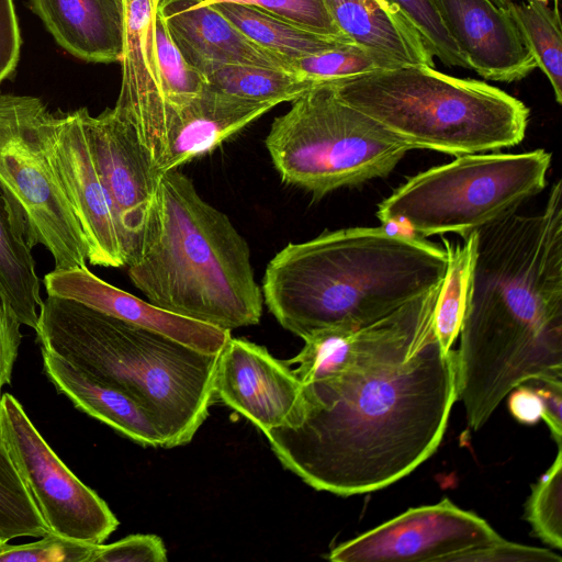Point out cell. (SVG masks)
I'll return each mask as SVG.
<instances>
[{
    "label": "cell",
    "instance_id": "ac0fdd59",
    "mask_svg": "<svg viewBox=\"0 0 562 562\" xmlns=\"http://www.w3.org/2000/svg\"><path fill=\"white\" fill-rule=\"evenodd\" d=\"M276 105L241 99L207 83L201 94L171 115L153 160L155 170L164 173L210 153Z\"/></svg>",
    "mask_w": 562,
    "mask_h": 562
},
{
    "label": "cell",
    "instance_id": "74e56055",
    "mask_svg": "<svg viewBox=\"0 0 562 562\" xmlns=\"http://www.w3.org/2000/svg\"><path fill=\"white\" fill-rule=\"evenodd\" d=\"M20 46V30L13 1L0 0V83L14 71Z\"/></svg>",
    "mask_w": 562,
    "mask_h": 562
},
{
    "label": "cell",
    "instance_id": "8992f818",
    "mask_svg": "<svg viewBox=\"0 0 562 562\" xmlns=\"http://www.w3.org/2000/svg\"><path fill=\"white\" fill-rule=\"evenodd\" d=\"M338 97L412 149L453 156L519 144L529 109L484 81L401 65L329 82Z\"/></svg>",
    "mask_w": 562,
    "mask_h": 562
},
{
    "label": "cell",
    "instance_id": "e0dca14e",
    "mask_svg": "<svg viewBox=\"0 0 562 562\" xmlns=\"http://www.w3.org/2000/svg\"><path fill=\"white\" fill-rule=\"evenodd\" d=\"M43 281L47 295L76 301L202 352L220 353L232 337L231 330L173 314L117 289L87 266L54 269Z\"/></svg>",
    "mask_w": 562,
    "mask_h": 562
},
{
    "label": "cell",
    "instance_id": "5b68a950",
    "mask_svg": "<svg viewBox=\"0 0 562 562\" xmlns=\"http://www.w3.org/2000/svg\"><path fill=\"white\" fill-rule=\"evenodd\" d=\"M36 341L89 376L136 400L164 439L187 445L216 398L217 355L72 300L47 295L38 310Z\"/></svg>",
    "mask_w": 562,
    "mask_h": 562
},
{
    "label": "cell",
    "instance_id": "7402d4cb",
    "mask_svg": "<svg viewBox=\"0 0 562 562\" xmlns=\"http://www.w3.org/2000/svg\"><path fill=\"white\" fill-rule=\"evenodd\" d=\"M327 11L355 45L400 65L434 67V57L414 27L385 0H324Z\"/></svg>",
    "mask_w": 562,
    "mask_h": 562
},
{
    "label": "cell",
    "instance_id": "d6986e66",
    "mask_svg": "<svg viewBox=\"0 0 562 562\" xmlns=\"http://www.w3.org/2000/svg\"><path fill=\"white\" fill-rule=\"evenodd\" d=\"M186 59L204 76L228 65L291 70L279 55L257 45L212 5L158 10Z\"/></svg>",
    "mask_w": 562,
    "mask_h": 562
},
{
    "label": "cell",
    "instance_id": "ba28073f",
    "mask_svg": "<svg viewBox=\"0 0 562 562\" xmlns=\"http://www.w3.org/2000/svg\"><path fill=\"white\" fill-rule=\"evenodd\" d=\"M266 147L283 182L316 200L389 176L412 148L346 103L331 83L317 86L276 117Z\"/></svg>",
    "mask_w": 562,
    "mask_h": 562
},
{
    "label": "cell",
    "instance_id": "5bb4252c",
    "mask_svg": "<svg viewBox=\"0 0 562 562\" xmlns=\"http://www.w3.org/2000/svg\"><path fill=\"white\" fill-rule=\"evenodd\" d=\"M121 3L122 81L114 109L134 128L151 159L169 115L157 55L158 0H121Z\"/></svg>",
    "mask_w": 562,
    "mask_h": 562
},
{
    "label": "cell",
    "instance_id": "44dd1931",
    "mask_svg": "<svg viewBox=\"0 0 562 562\" xmlns=\"http://www.w3.org/2000/svg\"><path fill=\"white\" fill-rule=\"evenodd\" d=\"M41 355L45 375L76 408L142 446L164 448L156 425L136 400L94 380L49 350L41 348Z\"/></svg>",
    "mask_w": 562,
    "mask_h": 562
},
{
    "label": "cell",
    "instance_id": "9c48e42d",
    "mask_svg": "<svg viewBox=\"0 0 562 562\" xmlns=\"http://www.w3.org/2000/svg\"><path fill=\"white\" fill-rule=\"evenodd\" d=\"M41 99L0 94V193L30 248L44 246L55 269L85 267L88 246L53 166Z\"/></svg>",
    "mask_w": 562,
    "mask_h": 562
},
{
    "label": "cell",
    "instance_id": "2e32d148",
    "mask_svg": "<svg viewBox=\"0 0 562 562\" xmlns=\"http://www.w3.org/2000/svg\"><path fill=\"white\" fill-rule=\"evenodd\" d=\"M462 56L484 79L513 82L537 66L508 10L492 0H432Z\"/></svg>",
    "mask_w": 562,
    "mask_h": 562
},
{
    "label": "cell",
    "instance_id": "3957f363",
    "mask_svg": "<svg viewBox=\"0 0 562 562\" xmlns=\"http://www.w3.org/2000/svg\"><path fill=\"white\" fill-rule=\"evenodd\" d=\"M447 262L446 249L425 238L350 227L288 244L267 265L261 291L280 325L305 339L378 322L436 288Z\"/></svg>",
    "mask_w": 562,
    "mask_h": 562
},
{
    "label": "cell",
    "instance_id": "ee69618b",
    "mask_svg": "<svg viewBox=\"0 0 562 562\" xmlns=\"http://www.w3.org/2000/svg\"><path fill=\"white\" fill-rule=\"evenodd\" d=\"M555 3H558V0H554Z\"/></svg>",
    "mask_w": 562,
    "mask_h": 562
},
{
    "label": "cell",
    "instance_id": "9a60e30c",
    "mask_svg": "<svg viewBox=\"0 0 562 562\" xmlns=\"http://www.w3.org/2000/svg\"><path fill=\"white\" fill-rule=\"evenodd\" d=\"M214 387L217 400L263 434L289 423L302 391L285 361L262 346L233 337L218 353Z\"/></svg>",
    "mask_w": 562,
    "mask_h": 562
},
{
    "label": "cell",
    "instance_id": "8fae6325",
    "mask_svg": "<svg viewBox=\"0 0 562 562\" xmlns=\"http://www.w3.org/2000/svg\"><path fill=\"white\" fill-rule=\"evenodd\" d=\"M491 525L446 498L409 508L395 518L334 548V562H459L499 541Z\"/></svg>",
    "mask_w": 562,
    "mask_h": 562
},
{
    "label": "cell",
    "instance_id": "b9f144b4",
    "mask_svg": "<svg viewBox=\"0 0 562 562\" xmlns=\"http://www.w3.org/2000/svg\"><path fill=\"white\" fill-rule=\"evenodd\" d=\"M498 8L508 10L509 4L514 0H492Z\"/></svg>",
    "mask_w": 562,
    "mask_h": 562
},
{
    "label": "cell",
    "instance_id": "8d00e7d4",
    "mask_svg": "<svg viewBox=\"0 0 562 562\" xmlns=\"http://www.w3.org/2000/svg\"><path fill=\"white\" fill-rule=\"evenodd\" d=\"M21 325L13 311L0 297V397L2 387L11 383L22 339Z\"/></svg>",
    "mask_w": 562,
    "mask_h": 562
},
{
    "label": "cell",
    "instance_id": "f35d334b",
    "mask_svg": "<svg viewBox=\"0 0 562 562\" xmlns=\"http://www.w3.org/2000/svg\"><path fill=\"white\" fill-rule=\"evenodd\" d=\"M542 402V419L548 425L552 438L562 446V381H529Z\"/></svg>",
    "mask_w": 562,
    "mask_h": 562
},
{
    "label": "cell",
    "instance_id": "484cf974",
    "mask_svg": "<svg viewBox=\"0 0 562 562\" xmlns=\"http://www.w3.org/2000/svg\"><path fill=\"white\" fill-rule=\"evenodd\" d=\"M207 83L228 94L252 101L292 102L317 87L294 71L250 65H228L206 76Z\"/></svg>",
    "mask_w": 562,
    "mask_h": 562
},
{
    "label": "cell",
    "instance_id": "83f0119b",
    "mask_svg": "<svg viewBox=\"0 0 562 562\" xmlns=\"http://www.w3.org/2000/svg\"><path fill=\"white\" fill-rule=\"evenodd\" d=\"M49 532L0 438V542Z\"/></svg>",
    "mask_w": 562,
    "mask_h": 562
},
{
    "label": "cell",
    "instance_id": "ab89813d",
    "mask_svg": "<svg viewBox=\"0 0 562 562\" xmlns=\"http://www.w3.org/2000/svg\"><path fill=\"white\" fill-rule=\"evenodd\" d=\"M508 395V409L520 424L535 425L542 419V402L530 383L518 385Z\"/></svg>",
    "mask_w": 562,
    "mask_h": 562
},
{
    "label": "cell",
    "instance_id": "4fadbf2b",
    "mask_svg": "<svg viewBox=\"0 0 562 562\" xmlns=\"http://www.w3.org/2000/svg\"><path fill=\"white\" fill-rule=\"evenodd\" d=\"M86 126L95 165L125 236L128 260L161 173L155 170L134 128L114 108L97 116L88 111Z\"/></svg>",
    "mask_w": 562,
    "mask_h": 562
},
{
    "label": "cell",
    "instance_id": "d4e9b609",
    "mask_svg": "<svg viewBox=\"0 0 562 562\" xmlns=\"http://www.w3.org/2000/svg\"><path fill=\"white\" fill-rule=\"evenodd\" d=\"M508 11L536 66L548 78L555 101L562 103V33L558 5L539 0L513 1Z\"/></svg>",
    "mask_w": 562,
    "mask_h": 562
},
{
    "label": "cell",
    "instance_id": "d590c367",
    "mask_svg": "<svg viewBox=\"0 0 562 562\" xmlns=\"http://www.w3.org/2000/svg\"><path fill=\"white\" fill-rule=\"evenodd\" d=\"M562 559L549 549L524 546L502 538L484 549L470 552L459 562H561Z\"/></svg>",
    "mask_w": 562,
    "mask_h": 562
},
{
    "label": "cell",
    "instance_id": "d6a6232c",
    "mask_svg": "<svg viewBox=\"0 0 562 562\" xmlns=\"http://www.w3.org/2000/svg\"><path fill=\"white\" fill-rule=\"evenodd\" d=\"M98 546L49 532L24 544L0 542V562H91Z\"/></svg>",
    "mask_w": 562,
    "mask_h": 562
},
{
    "label": "cell",
    "instance_id": "e575fe53",
    "mask_svg": "<svg viewBox=\"0 0 562 562\" xmlns=\"http://www.w3.org/2000/svg\"><path fill=\"white\" fill-rule=\"evenodd\" d=\"M167 550L156 535H130L110 544H99L91 562H166Z\"/></svg>",
    "mask_w": 562,
    "mask_h": 562
},
{
    "label": "cell",
    "instance_id": "7c38bea8",
    "mask_svg": "<svg viewBox=\"0 0 562 562\" xmlns=\"http://www.w3.org/2000/svg\"><path fill=\"white\" fill-rule=\"evenodd\" d=\"M87 112L81 108L52 113L46 142L55 171L85 235L88 262L121 268L127 262V245L90 148Z\"/></svg>",
    "mask_w": 562,
    "mask_h": 562
},
{
    "label": "cell",
    "instance_id": "ffe728a7",
    "mask_svg": "<svg viewBox=\"0 0 562 562\" xmlns=\"http://www.w3.org/2000/svg\"><path fill=\"white\" fill-rule=\"evenodd\" d=\"M56 42L89 63H120L121 0H30Z\"/></svg>",
    "mask_w": 562,
    "mask_h": 562
},
{
    "label": "cell",
    "instance_id": "cb8c5ba5",
    "mask_svg": "<svg viewBox=\"0 0 562 562\" xmlns=\"http://www.w3.org/2000/svg\"><path fill=\"white\" fill-rule=\"evenodd\" d=\"M31 250L0 193V297L22 325L35 330L43 300Z\"/></svg>",
    "mask_w": 562,
    "mask_h": 562
},
{
    "label": "cell",
    "instance_id": "7a4b0ae2",
    "mask_svg": "<svg viewBox=\"0 0 562 562\" xmlns=\"http://www.w3.org/2000/svg\"><path fill=\"white\" fill-rule=\"evenodd\" d=\"M456 350L457 401L483 427L512 390L562 381V182L544 207L476 231Z\"/></svg>",
    "mask_w": 562,
    "mask_h": 562
},
{
    "label": "cell",
    "instance_id": "f546056e",
    "mask_svg": "<svg viewBox=\"0 0 562 562\" xmlns=\"http://www.w3.org/2000/svg\"><path fill=\"white\" fill-rule=\"evenodd\" d=\"M401 66L355 44H347L292 61L291 70L316 86Z\"/></svg>",
    "mask_w": 562,
    "mask_h": 562
},
{
    "label": "cell",
    "instance_id": "4316f807",
    "mask_svg": "<svg viewBox=\"0 0 562 562\" xmlns=\"http://www.w3.org/2000/svg\"><path fill=\"white\" fill-rule=\"evenodd\" d=\"M476 232L464 237L463 245L443 239L448 262L435 312L434 331L443 350H450L459 336L472 273Z\"/></svg>",
    "mask_w": 562,
    "mask_h": 562
},
{
    "label": "cell",
    "instance_id": "836d02e7",
    "mask_svg": "<svg viewBox=\"0 0 562 562\" xmlns=\"http://www.w3.org/2000/svg\"><path fill=\"white\" fill-rule=\"evenodd\" d=\"M216 2H234L252 5L311 32L349 40L339 31L331 20L324 0H210L202 5Z\"/></svg>",
    "mask_w": 562,
    "mask_h": 562
},
{
    "label": "cell",
    "instance_id": "603a6c76",
    "mask_svg": "<svg viewBox=\"0 0 562 562\" xmlns=\"http://www.w3.org/2000/svg\"><path fill=\"white\" fill-rule=\"evenodd\" d=\"M210 5L236 25L248 38L279 55L290 66L292 61L302 57L353 44L346 38L311 32L252 5L234 2H216Z\"/></svg>",
    "mask_w": 562,
    "mask_h": 562
},
{
    "label": "cell",
    "instance_id": "7bdbcfd3",
    "mask_svg": "<svg viewBox=\"0 0 562 562\" xmlns=\"http://www.w3.org/2000/svg\"><path fill=\"white\" fill-rule=\"evenodd\" d=\"M539 1L548 2V0H539Z\"/></svg>",
    "mask_w": 562,
    "mask_h": 562
},
{
    "label": "cell",
    "instance_id": "f1b7e54d",
    "mask_svg": "<svg viewBox=\"0 0 562 562\" xmlns=\"http://www.w3.org/2000/svg\"><path fill=\"white\" fill-rule=\"evenodd\" d=\"M156 42L164 93L169 106V115L164 132L165 135L173 112L201 94L207 86V80L206 77L194 68L182 55L171 37L164 15L159 11H157L156 18ZM160 144L151 158V162L157 155Z\"/></svg>",
    "mask_w": 562,
    "mask_h": 562
},
{
    "label": "cell",
    "instance_id": "6da1fadb",
    "mask_svg": "<svg viewBox=\"0 0 562 562\" xmlns=\"http://www.w3.org/2000/svg\"><path fill=\"white\" fill-rule=\"evenodd\" d=\"M456 401V350L436 338L302 385L289 423L265 435L281 464L311 487L361 495L431 457Z\"/></svg>",
    "mask_w": 562,
    "mask_h": 562
},
{
    "label": "cell",
    "instance_id": "4dcf8cb0",
    "mask_svg": "<svg viewBox=\"0 0 562 562\" xmlns=\"http://www.w3.org/2000/svg\"><path fill=\"white\" fill-rule=\"evenodd\" d=\"M562 446L547 472L531 487L526 519L546 544L562 549Z\"/></svg>",
    "mask_w": 562,
    "mask_h": 562
},
{
    "label": "cell",
    "instance_id": "52a82bcc",
    "mask_svg": "<svg viewBox=\"0 0 562 562\" xmlns=\"http://www.w3.org/2000/svg\"><path fill=\"white\" fill-rule=\"evenodd\" d=\"M550 164L544 149L457 156L408 178L379 204L376 217L394 233L464 238L539 194Z\"/></svg>",
    "mask_w": 562,
    "mask_h": 562
},
{
    "label": "cell",
    "instance_id": "30bf717a",
    "mask_svg": "<svg viewBox=\"0 0 562 562\" xmlns=\"http://www.w3.org/2000/svg\"><path fill=\"white\" fill-rule=\"evenodd\" d=\"M0 438L49 531L101 544L119 520L59 459L10 393L0 397Z\"/></svg>",
    "mask_w": 562,
    "mask_h": 562
},
{
    "label": "cell",
    "instance_id": "1f68e13d",
    "mask_svg": "<svg viewBox=\"0 0 562 562\" xmlns=\"http://www.w3.org/2000/svg\"><path fill=\"white\" fill-rule=\"evenodd\" d=\"M385 1L414 27L434 58H438L447 67L470 69L446 29L432 0Z\"/></svg>",
    "mask_w": 562,
    "mask_h": 562
},
{
    "label": "cell",
    "instance_id": "60d3db41",
    "mask_svg": "<svg viewBox=\"0 0 562 562\" xmlns=\"http://www.w3.org/2000/svg\"><path fill=\"white\" fill-rule=\"evenodd\" d=\"M210 0H158V10L167 7L193 8L206 3Z\"/></svg>",
    "mask_w": 562,
    "mask_h": 562
},
{
    "label": "cell",
    "instance_id": "277c9868",
    "mask_svg": "<svg viewBox=\"0 0 562 562\" xmlns=\"http://www.w3.org/2000/svg\"><path fill=\"white\" fill-rule=\"evenodd\" d=\"M126 266L148 302L168 312L226 330L260 322L246 239L178 168L161 173Z\"/></svg>",
    "mask_w": 562,
    "mask_h": 562
}]
</instances>
